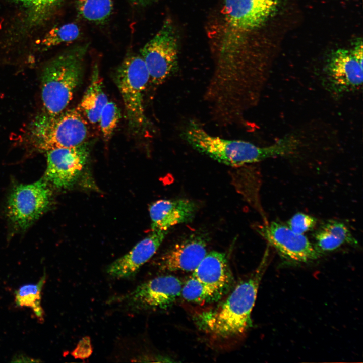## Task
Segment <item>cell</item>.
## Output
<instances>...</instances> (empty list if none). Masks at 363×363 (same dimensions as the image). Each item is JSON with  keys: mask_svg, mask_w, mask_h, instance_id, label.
Returning a JSON list of instances; mask_svg holds the SVG:
<instances>
[{"mask_svg": "<svg viewBox=\"0 0 363 363\" xmlns=\"http://www.w3.org/2000/svg\"><path fill=\"white\" fill-rule=\"evenodd\" d=\"M182 137L198 152L233 167L292 153L298 144V141L290 136L266 147L243 140L225 139L211 135L195 120H191L187 124L182 132Z\"/></svg>", "mask_w": 363, "mask_h": 363, "instance_id": "obj_1", "label": "cell"}, {"mask_svg": "<svg viewBox=\"0 0 363 363\" xmlns=\"http://www.w3.org/2000/svg\"><path fill=\"white\" fill-rule=\"evenodd\" d=\"M267 258L265 255L254 273L239 282L217 310L201 314L199 323L202 328L217 337L226 339L240 336L252 326L251 312Z\"/></svg>", "mask_w": 363, "mask_h": 363, "instance_id": "obj_2", "label": "cell"}, {"mask_svg": "<svg viewBox=\"0 0 363 363\" xmlns=\"http://www.w3.org/2000/svg\"><path fill=\"white\" fill-rule=\"evenodd\" d=\"M88 44L78 45L49 61L41 76L43 112L55 116L65 110L80 85Z\"/></svg>", "mask_w": 363, "mask_h": 363, "instance_id": "obj_3", "label": "cell"}, {"mask_svg": "<svg viewBox=\"0 0 363 363\" xmlns=\"http://www.w3.org/2000/svg\"><path fill=\"white\" fill-rule=\"evenodd\" d=\"M88 135L86 120L77 107L55 116L42 112L35 118L28 131L31 145L46 152L80 145L85 142Z\"/></svg>", "mask_w": 363, "mask_h": 363, "instance_id": "obj_4", "label": "cell"}, {"mask_svg": "<svg viewBox=\"0 0 363 363\" xmlns=\"http://www.w3.org/2000/svg\"><path fill=\"white\" fill-rule=\"evenodd\" d=\"M115 81L130 127L135 132H141L146 126L144 95L150 81L148 70L141 56L132 54L126 57L116 71Z\"/></svg>", "mask_w": 363, "mask_h": 363, "instance_id": "obj_5", "label": "cell"}, {"mask_svg": "<svg viewBox=\"0 0 363 363\" xmlns=\"http://www.w3.org/2000/svg\"><path fill=\"white\" fill-rule=\"evenodd\" d=\"M183 284L173 275L160 276L141 283L116 299L125 308L135 312L165 310L181 296Z\"/></svg>", "mask_w": 363, "mask_h": 363, "instance_id": "obj_6", "label": "cell"}, {"mask_svg": "<svg viewBox=\"0 0 363 363\" xmlns=\"http://www.w3.org/2000/svg\"><path fill=\"white\" fill-rule=\"evenodd\" d=\"M150 75V81L161 85L174 74L178 67V45L171 24L166 21L140 50Z\"/></svg>", "mask_w": 363, "mask_h": 363, "instance_id": "obj_7", "label": "cell"}, {"mask_svg": "<svg viewBox=\"0 0 363 363\" xmlns=\"http://www.w3.org/2000/svg\"><path fill=\"white\" fill-rule=\"evenodd\" d=\"M51 197V191L44 179L15 187L7 204V214L12 225L17 230L27 229L48 209Z\"/></svg>", "mask_w": 363, "mask_h": 363, "instance_id": "obj_8", "label": "cell"}, {"mask_svg": "<svg viewBox=\"0 0 363 363\" xmlns=\"http://www.w3.org/2000/svg\"><path fill=\"white\" fill-rule=\"evenodd\" d=\"M362 43L350 49H338L329 56L325 68L327 81L339 93L350 92L362 84Z\"/></svg>", "mask_w": 363, "mask_h": 363, "instance_id": "obj_9", "label": "cell"}, {"mask_svg": "<svg viewBox=\"0 0 363 363\" xmlns=\"http://www.w3.org/2000/svg\"><path fill=\"white\" fill-rule=\"evenodd\" d=\"M89 146L86 142L70 148L46 151L44 180L59 189H68L76 182L88 161Z\"/></svg>", "mask_w": 363, "mask_h": 363, "instance_id": "obj_10", "label": "cell"}, {"mask_svg": "<svg viewBox=\"0 0 363 363\" xmlns=\"http://www.w3.org/2000/svg\"><path fill=\"white\" fill-rule=\"evenodd\" d=\"M209 237L197 231L182 238L164 251L156 262L163 272L194 271L206 255Z\"/></svg>", "mask_w": 363, "mask_h": 363, "instance_id": "obj_11", "label": "cell"}, {"mask_svg": "<svg viewBox=\"0 0 363 363\" xmlns=\"http://www.w3.org/2000/svg\"><path fill=\"white\" fill-rule=\"evenodd\" d=\"M261 233L283 258L296 262H307L321 254L304 234H298L287 225L276 221L262 227Z\"/></svg>", "mask_w": 363, "mask_h": 363, "instance_id": "obj_12", "label": "cell"}, {"mask_svg": "<svg viewBox=\"0 0 363 363\" xmlns=\"http://www.w3.org/2000/svg\"><path fill=\"white\" fill-rule=\"evenodd\" d=\"M282 0H225L224 11L229 25L239 31L254 30L274 16Z\"/></svg>", "mask_w": 363, "mask_h": 363, "instance_id": "obj_13", "label": "cell"}, {"mask_svg": "<svg viewBox=\"0 0 363 363\" xmlns=\"http://www.w3.org/2000/svg\"><path fill=\"white\" fill-rule=\"evenodd\" d=\"M168 232L152 231L127 253L110 264L106 269L107 274L118 279L135 277L141 267L156 253Z\"/></svg>", "mask_w": 363, "mask_h": 363, "instance_id": "obj_14", "label": "cell"}, {"mask_svg": "<svg viewBox=\"0 0 363 363\" xmlns=\"http://www.w3.org/2000/svg\"><path fill=\"white\" fill-rule=\"evenodd\" d=\"M199 206L187 198L161 199L149 206L152 231H168L171 227L193 221Z\"/></svg>", "mask_w": 363, "mask_h": 363, "instance_id": "obj_15", "label": "cell"}, {"mask_svg": "<svg viewBox=\"0 0 363 363\" xmlns=\"http://www.w3.org/2000/svg\"><path fill=\"white\" fill-rule=\"evenodd\" d=\"M192 274L222 295L229 290L233 281L226 256L218 251L207 253Z\"/></svg>", "mask_w": 363, "mask_h": 363, "instance_id": "obj_16", "label": "cell"}, {"mask_svg": "<svg viewBox=\"0 0 363 363\" xmlns=\"http://www.w3.org/2000/svg\"><path fill=\"white\" fill-rule=\"evenodd\" d=\"M108 101L98 65L95 64L91 82L77 108L89 123L94 124L98 123L101 112Z\"/></svg>", "mask_w": 363, "mask_h": 363, "instance_id": "obj_17", "label": "cell"}, {"mask_svg": "<svg viewBox=\"0 0 363 363\" xmlns=\"http://www.w3.org/2000/svg\"><path fill=\"white\" fill-rule=\"evenodd\" d=\"M314 238V246L320 254L335 250L345 244H357L347 226L334 220L323 223L315 232Z\"/></svg>", "mask_w": 363, "mask_h": 363, "instance_id": "obj_18", "label": "cell"}, {"mask_svg": "<svg viewBox=\"0 0 363 363\" xmlns=\"http://www.w3.org/2000/svg\"><path fill=\"white\" fill-rule=\"evenodd\" d=\"M22 11L27 26L36 27L44 23L64 0H9Z\"/></svg>", "mask_w": 363, "mask_h": 363, "instance_id": "obj_19", "label": "cell"}, {"mask_svg": "<svg viewBox=\"0 0 363 363\" xmlns=\"http://www.w3.org/2000/svg\"><path fill=\"white\" fill-rule=\"evenodd\" d=\"M45 271L37 283L28 284L20 287L14 292L15 301L17 306L29 307L40 320H44V311L41 305V292L46 282Z\"/></svg>", "mask_w": 363, "mask_h": 363, "instance_id": "obj_20", "label": "cell"}, {"mask_svg": "<svg viewBox=\"0 0 363 363\" xmlns=\"http://www.w3.org/2000/svg\"><path fill=\"white\" fill-rule=\"evenodd\" d=\"M181 296L187 301L204 304L216 302L223 295L204 284L192 274L183 283Z\"/></svg>", "mask_w": 363, "mask_h": 363, "instance_id": "obj_21", "label": "cell"}, {"mask_svg": "<svg viewBox=\"0 0 363 363\" xmlns=\"http://www.w3.org/2000/svg\"><path fill=\"white\" fill-rule=\"evenodd\" d=\"M76 2L79 14L91 22L105 21L113 10L112 0H76Z\"/></svg>", "mask_w": 363, "mask_h": 363, "instance_id": "obj_22", "label": "cell"}, {"mask_svg": "<svg viewBox=\"0 0 363 363\" xmlns=\"http://www.w3.org/2000/svg\"><path fill=\"white\" fill-rule=\"evenodd\" d=\"M80 35L79 26L68 23L51 29L41 39L40 44L44 48H49L66 43L74 41Z\"/></svg>", "mask_w": 363, "mask_h": 363, "instance_id": "obj_23", "label": "cell"}, {"mask_svg": "<svg viewBox=\"0 0 363 363\" xmlns=\"http://www.w3.org/2000/svg\"><path fill=\"white\" fill-rule=\"evenodd\" d=\"M120 118V109L114 102L108 101L101 112L98 122L105 141H108L112 136Z\"/></svg>", "mask_w": 363, "mask_h": 363, "instance_id": "obj_24", "label": "cell"}, {"mask_svg": "<svg viewBox=\"0 0 363 363\" xmlns=\"http://www.w3.org/2000/svg\"><path fill=\"white\" fill-rule=\"evenodd\" d=\"M316 223L317 220L315 217L299 212L290 218L287 226L295 233L304 234L313 229Z\"/></svg>", "mask_w": 363, "mask_h": 363, "instance_id": "obj_25", "label": "cell"}, {"mask_svg": "<svg viewBox=\"0 0 363 363\" xmlns=\"http://www.w3.org/2000/svg\"><path fill=\"white\" fill-rule=\"evenodd\" d=\"M92 352V349L89 338H84L80 341L78 346L73 351V355L76 357L86 358Z\"/></svg>", "mask_w": 363, "mask_h": 363, "instance_id": "obj_26", "label": "cell"}, {"mask_svg": "<svg viewBox=\"0 0 363 363\" xmlns=\"http://www.w3.org/2000/svg\"><path fill=\"white\" fill-rule=\"evenodd\" d=\"M131 1L136 4L143 5V4H148V3L153 1L154 0H131Z\"/></svg>", "mask_w": 363, "mask_h": 363, "instance_id": "obj_27", "label": "cell"}]
</instances>
